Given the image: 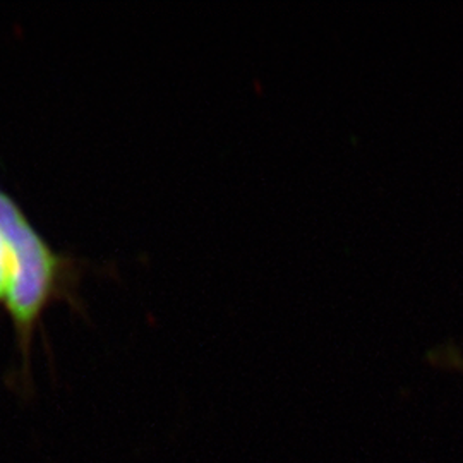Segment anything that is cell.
Listing matches in <instances>:
<instances>
[{"instance_id": "cell-1", "label": "cell", "mask_w": 463, "mask_h": 463, "mask_svg": "<svg viewBox=\"0 0 463 463\" xmlns=\"http://www.w3.org/2000/svg\"><path fill=\"white\" fill-rule=\"evenodd\" d=\"M0 231L9 237L19 263L17 279L4 309L13 321L21 355V384L26 393L33 388L32 347L43 316L57 302H66L76 313L84 315L80 285L84 269L91 266L69 252L52 248L19 201L2 185Z\"/></svg>"}, {"instance_id": "cell-2", "label": "cell", "mask_w": 463, "mask_h": 463, "mask_svg": "<svg viewBox=\"0 0 463 463\" xmlns=\"http://www.w3.org/2000/svg\"><path fill=\"white\" fill-rule=\"evenodd\" d=\"M19 263H17L16 250L5 232L0 231V306L5 307L7 300L11 298L14 281L17 279Z\"/></svg>"}, {"instance_id": "cell-3", "label": "cell", "mask_w": 463, "mask_h": 463, "mask_svg": "<svg viewBox=\"0 0 463 463\" xmlns=\"http://www.w3.org/2000/svg\"><path fill=\"white\" fill-rule=\"evenodd\" d=\"M447 357H449V359H451V361H457V363H458V367H462V369H463V361H462V359H460V357H458V355H451V354H449V352H448Z\"/></svg>"}]
</instances>
